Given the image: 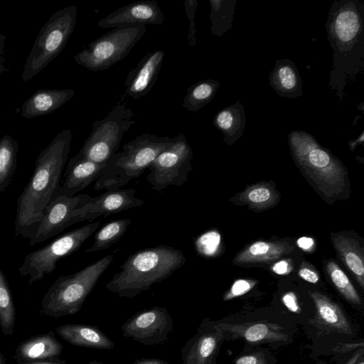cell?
Returning a JSON list of instances; mask_svg holds the SVG:
<instances>
[{"label": "cell", "mask_w": 364, "mask_h": 364, "mask_svg": "<svg viewBox=\"0 0 364 364\" xmlns=\"http://www.w3.org/2000/svg\"><path fill=\"white\" fill-rule=\"evenodd\" d=\"M72 132L60 131L38 154L33 173L17 199L15 235L30 239L55 197L68 160Z\"/></svg>", "instance_id": "cell-1"}, {"label": "cell", "mask_w": 364, "mask_h": 364, "mask_svg": "<svg viewBox=\"0 0 364 364\" xmlns=\"http://www.w3.org/2000/svg\"><path fill=\"white\" fill-rule=\"evenodd\" d=\"M325 28L333 50L329 85L342 100L348 80L353 79L363 70V3L359 0L334 1Z\"/></svg>", "instance_id": "cell-2"}, {"label": "cell", "mask_w": 364, "mask_h": 364, "mask_svg": "<svg viewBox=\"0 0 364 364\" xmlns=\"http://www.w3.org/2000/svg\"><path fill=\"white\" fill-rule=\"evenodd\" d=\"M183 252L173 247L159 245L132 254L105 289L119 296L133 298L161 282L185 264Z\"/></svg>", "instance_id": "cell-3"}, {"label": "cell", "mask_w": 364, "mask_h": 364, "mask_svg": "<svg viewBox=\"0 0 364 364\" xmlns=\"http://www.w3.org/2000/svg\"><path fill=\"white\" fill-rule=\"evenodd\" d=\"M288 143L301 172L323 196L327 198H338L346 187V169L341 161L304 130L291 132Z\"/></svg>", "instance_id": "cell-4"}, {"label": "cell", "mask_w": 364, "mask_h": 364, "mask_svg": "<svg viewBox=\"0 0 364 364\" xmlns=\"http://www.w3.org/2000/svg\"><path fill=\"white\" fill-rule=\"evenodd\" d=\"M176 137L159 136L144 133L123 144L108 162L104 173L96 181L95 189L114 191L141 176L164 150L171 146Z\"/></svg>", "instance_id": "cell-5"}, {"label": "cell", "mask_w": 364, "mask_h": 364, "mask_svg": "<svg viewBox=\"0 0 364 364\" xmlns=\"http://www.w3.org/2000/svg\"><path fill=\"white\" fill-rule=\"evenodd\" d=\"M113 261L108 255L77 272L60 276L41 301V312L58 318L77 313L97 282Z\"/></svg>", "instance_id": "cell-6"}, {"label": "cell", "mask_w": 364, "mask_h": 364, "mask_svg": "<svg viewBox=\"0 0 364 364\" xmlns=\"http://www.w3.org/2000/svg\"><path fill=\"white\" fill-rule=\"evenodd\" d=\"M77 7L55 11L40 30L26 60L22 80L28 82L46 68L65 47L77 19Z\"/></svg>", "instance_id": "cell-7"}, {"label": "cell", "mask_w": 364, "mask_h": 364, "mask_svg": "<svg viewBox=\"0 0 364 364\" xmlns=\"http://www.w3.org/2000/svg\"><path fill=\"white\" fill-rule=\"evenodd\" d=\"M134 117V112L126 104L116 105L103 119L92 123L77 154L95 163L107 164L117 153L124 133L135 123Z\"/></svg>", "instance_id": "cell-8"}, {"label": "cell", "mask_w": 364, "mask_h": 364, "mask_svg": "<svg viewBox=\"0 0 364 364\" xmlns=\"http://www.w3.org/2000/svg\"><path fill=\"white\" fill-rule=\"evenodd\" d=\"M100 225V221L88 223L60 236L42 248L28 253L17 269L20 275L28 277L29 285L41 280L55 270L60 259L76 252Z\"/></svg>", "instance_id": "cell-9"}, {"label": "cell", "mask_w": 364, "mask_h": 364, "mask_svg": "<svg viewBox=\"0 0 364 364\" xmlns=\"http://www.w3.org/2000/svg\"><path fill=\"white\" fill-rule=\"evenodd\" d=\"M145 32V26L115 28L92 41L74 60L93 72L107 70L124 59Z\"/></svg>", "instance_id": "cell-10"}, {"label": "cell", "mask_w": 364, "mask_h": 364, "mask_svg": "<svg viewBox=\"0 0 364 364\" xmlns=\"http://www.w3.org/2000/svg\"><path fill=\"white\" fill-rule=\"evenodd\" d=\"M175 137L174 143L160 153L148 168L146 180L156 191L182 186L192 170L191 146L183 134Z\"/></svg>", "instance_id": "cell-11"}, {"label": "cell", "mask_w": 364, "mask_h": 364, "mask_svg": "<svg viewBox=\"0 0 364 364\" xmlns=\"http://www.w3.org/2000/svg\"><path fill=\"white\" fill-rule=\"evenodd\" d=\"M90 197L87 194L55 197L46 207L35 233L29 239L30 245L34 246L41 243L79 223L77 209L84 205Z\"/></svg>", "instance_id": "cell-12"}, {"label": "cell", "mask_w": 364, "mask_h": 364, "mask_svg": "<svg viewBox=\"0 0 364 364\" xmlns=\"http://www.w3.org/2000/svg\"><path fill=\"white\" fill-rule=\"evenodd\" d=\"M173 320L165 307L154 306L138 312L122 326L123 336L144 345H156L167 339Z\"/></svg>", "instance_id": "cell-13"}, {"label": "cell", "mask_w": 364, "mask_h": 364, "mask_svg": "<svg viewBox=\"0 0 364 364\" xmlns=\"http://www.w3.org/2000/svg\"><path fill=\"white\" fill-rule=\"evenodd\" d=\"M134 188L107 191L96 196L77 209L79 222L107 217L131 208L140 207L144 200L135 196Z\"/></svg>", "instance_id": "cell-14"}, {"label": "cell", "mask_w": 364, "mask_h": 364, "mask_svg": "<svg viewBox=\"0 0 364 364\" xmlns=\"http://www.w3.org/2000/svg\"><path fill=\"white\" fill-rule=\"evenodd\" d=\"M164 15L157 1L142 0L122 6L97 22V26L118 28L132 26L161 25Z\"/></svg>", "instance_id": "cell-15"}, {"label": "cell", "mask_w": 364, "mask_h": 364, "mask_svg": "<svg viewBox=\"0 0 364 364\" xmlns=\"http://www.w3.org/2000/svg\"><path fill=\"white\" fill-rule=\"evenodd\" d=\"M164 54L162 50H154L138 62L127 75L124 96L138 99L151 91L157 80Z\"/></svg>", "instance_id": "cell-16"}, {"label": "cell", "mask_w": 364, "mask_h": 364, "mask_svg": "<svg viewBox=\"0 0 364 364\" xmlns=\"http://www.w3.org/2000/svg\"><path fill=\"white\" fill-rule=\"evenodd\" d=\"M107 165L95 163L75 154L68 163L63 183L55 197L75 196L94 181H97L104 173Z\"/></svg>", "instance_id": "cell-17"}, {"label": "cell", "mask_w": 364, "mask_h": 364, "mask_svg": "<svg viewBox=\"0 0 364 364\" xmlns=\"http://www.w3.org/2000/svg\"><path fill=\"white\" fill-rule=\"evenodd\" d=\"M63 350L62 344L54 333L33 336L18 345L14 358L16 363L56 358Z\"/></svg>", "instance_id": "cell-18"}, {"label": "cell", "mask_w": 364, "mask_h": 364, "mask_svg": "<svg viewBox=\"0 0 364 364\" xmlns=\"http://www.w3.org/2000/svg\"><path fill=\"white\" fill-rule=\"evenodd\" d=\"M73 89L38 90L23 103L21 115L27 119L50 114L69 101Z\"/></svg>", "instance_id": "cell-19"}, {"label": "cell", "mask_w": 364, "mask_h": 364, "mask_svg": "<svg viewBox=\"0 0 364 364\" xmlns=\"http://www.w3.org/2000/svg\"><path fill=\"white\" fill-rule=\"evenodd\" d=\"M293 250V246L286 241H256L238 252L232 263L239 266L269 263L291 253Z\"/></svg>", "instance_id": "cell-20"}, {"label": "cell", "mask_w": 364, "mask_h": 364, "mask_svg": "<svg viewBox=\"0 0 364 364\" xmlns=\"http://www.w3.org/2000/svg\"><path fill=\"white\" fill-rule=\"evenodd\" d=\"M269 81L281 97L291 99L303 95L302 80L295 63L289 59L277 60L269 73Z\"/></svg>", "instance_id": "cell-21"}, {"label": "cell", "mask_w": 364, "mask_h": 364, "mask_svg": "<svg viewBox=\"0 0 364 364\" xmlns=\"http://www.w3.org/2000/svg\"><path fill=\"white\" fill-rule=\"evenodd\" d=\"M58 334L69 343L85 348L110 350L114 343L100 329L85 324H65L56 328Z\"/></svg>", "instance_id": "cell-22"}, {"label": "cell", "mask_w": 364, "mask_h": 364, "mask_svg": "<svg viewBox=\"0 0 364 364\" xmlns=\"http://www.w3.org/2000/svg\"><path fill=\"white\" fill-rule=\"evenodd\" d=\"M213 123L214 127L223 133V141L228 146L232 144L244 132L246 124L244 106L237 100L217 112Z\"/></svg>", "instance_id": "cell-23"}, {"label": "cell", "mask_w": 364, "mask_h": 364, "mask_svg": "<svg viewBox=\"0 0 364 364\" xmlns=\"http://www.w3.org/2000/svg\"><path fill=\"white\" fill-rule=\"evenodd\" d=\"M331 240L338 255L354 275L362 289L364 288V261L363 250L358 242L348 236L334 235Z\"/></svg>", "instance_id": "cell-24"}, {"label": "cell", "mask_w": 364, "mask_h": 364, "mask_svg": "<svg viewBox=\"0 0 364 364\" xmlns=\"http://www.w3.org/2000/svg\"><path fill=\"white\" fill-rule=\"evenodd\" d=\"M218 333L197 335L182 350L183 364H210L217 348Z\"/></svg>", "instance_id": "cell-25"}, {"label": "cell", "mask_w": 364, "mask_h": 364, "mask_svg": "<svg viewBox=\"0 0 364 364\" xmlns=\"http://www.w3.org/2000/svg\"><path fill=\"white\" fill-rule=\"evenodd\" d=\"M220 326L234 336L242 337L251 343L284 341L287 338V335L282 332V328L272 323L259 322L240 326L220 325Z\"/></svg>", "instance_id": "cell-26"}, {"label": "cell", "mask_w": 364, "mask_h": 364, "mask_svg": "<svg viewBox=\"0 0 364 364\" xmlns=\"http://www.w3.org/2000/svg\"><path fill=\"white\" fill-rule=\"evenodd\" d=\"M309 293L314 302L318 318L325 325L345 333H352L346 317L336 304L319 292Z\"/></svg>", "instance_id": "cell-27"}, {"label": "cell", "mask_w": 364, "mask_h": 364, "mask_svg": "<svg viewBox=\"0 0 364 364\" xmlns=\"http://www.w3.org/2000/svg\"><path fill=\"white\" fill-rule=\"evenodd\" d=\"M237 198L240 203L255 210H262L274 206L279 195L270 184L258 183L247 187Z\"/></svg>", "instance_id": "cell-28"}, {"label": "cell", "mask_w": 364, "mask_h": 364, "mask_svg": "<svg viewBox=\"0 0 364 364\" xmlns=\"http://www.w3.org/2000/svg\"><path fill=\"white\" fill-rule=\"evenodd\" d=\"M18 144L9 135L0 139V192L4 191L14 178L16 168Z\"/></svg>", "instance_id": "cell-29"}, {"label": "cell", "mask_w": 364, "mask_h": 364, "mask_svg": "<svg viewBox=\"0 0 364 364\" xmlns=\"http://www.w3.org/2000/svg\"><path fill=\"white\" fill-rule=\"evenodd\" d=\"M219 87L220 82L212 79L203 80L191 85L183 97V108L189 112L198 111L213 99Z\"/></svg>", "instance_id": "cell-30"}, {"label": "cell", "mask_w": 364, "mask_h": 364, "mask_svg": "<svg viewBox=\"0 0 364 364\" xmlns=\"http://www.w3.org/2000/svg\"><path fill=\"white\" fill-rule=\"evenodd\" d=\"M236 2V0H209L213 35L221 37L232 28Z\"/></svg>", "instance_id": "cell-31"}, {"label": "cell", "mask_w": 364, "mask_h": 364, "mask_svg": "<svg viewBox=\"0 0 364 364\" xmlns=\"http://www.w3.org/2000/svg\"><path fill=\"white\" fill-rule=\"evenodd\" d=\"M131 223V219L124 218L104 225L95 234L93 244L86 250L85 253L95 252L111 247L124 235Z\"/></svg>", "instance_id": "cell-32"}, {"label": "cell", "mask_w": 364, "mask_h": 364, "mask_svg": "<svg viewBox=\"0 0 364 364\" xmlns=\"http://www.w3.org/2000/svg\"><path fill=\"white\" fill-rule=\"evenodd\" d=\"M16 310L12 294L6 275L0 269V327L6 336L14 331Z\"/></svg>", "instance_id": "cell-33"}, {"label": "cell", "mask_w": 364, "mask_h": 364, "mask_svg": "<svg viewBox=\"0 0 364 364\" xmlns=\"http://www.w3.org/2000/svg\"><path fill=\"white\" fill-rule=\"evenodd\" d=\"M326 269L332 283L340 294L348 301L355 304H360V298L345 272L333 261H328Z\"/></svg>", "instance_id": "cell-34"}, {"label": "cell", "mask_w": 364, "mask_h": 364, "mask_svg": "<svg viewBox=\"0 0 364 364\" xmlns=\"http://www.w3.org/2000/svg\"><path fill=\"white\" fill-rule=\"evenodd\" d=\"M220 235L218 231H210L204 234L198 241L200 252L208 256L215 255L220 246Z\"/></svg>", "instance_id": "cell-35"}, {"label": "cell", "mask_w": 364, "mask_h": 364, "mask_svg": "<svg viewBox=\"0 0 364 364\" xmlns=\"http://www.w3.org/2000/svg\"><path fill=\"white\" fill-rule=\"evenodd\" d=\"M197 6V0H186L184 2L185 12L189 21L187 41L188 43L191 46H194L196 44L195 14Z\"/></svg>", "instance_id": "cell-36"}, {"label": "cell", "mask_w": 364, "mask_h": 364, "mask_svg": "<svg viewBox=\"0 0 364 364\" xmlns=\"http://www.w3.org/2000/svg\"><path fill=\"white\" fill-rule=\"evenodd\" d=\"M257 282L256 280L245 279L235 281L230 289L224 294L223 300H230L246 294L256 285Z\"/></svg>", "instance_id": "cell-37"}, {"label": "cell", "mask_w": 364, "mask_h": 364, "mask_svg": "<svg viewBox=\"0 0 364 364\" xmlns=\"http://www.w3.org/2000/svg\"><path fill=\"white\" fill-rule=\"evenodd\" d=\"M299 276L304 280L316 284L319 280V276L318 273L309 265L303 263L299 269Z\"/></svg>", "instance_id": "cell-38"}, {"label": "cell", "mask_w": 364, "mask_h": 364, "mask_svg": "<svg viewBox=\"0 0 364 364\" xmlns=\"http://www.w3.org/2000/svg\"><path fill=\"white\" fill-rule=\"evenodd\" d=\"M282 301L285 306L291 312L300 313L301 309L298 304L296 294L292 291L286 293L282 296Z\"/></svg>", "instance_id": "cell-39"}, {"label": "cell", "mask_w": 364, "mask_h": 364, "mask_svg": "<svg viewBox=\"0 0 364 364\" xmlns=\"http://www.w3.org/2000/svg\"><path fill=\"white\" fill-rule=\"evenodd\" d=\"M272 272L279 275H286L290 273L293 269V265L289 259H282L271 267Z\"/></svg>", "instance_id": "cell-40"}, {"label": "cell", "mask_w": 364, "mask_h": 364, "mask_svg": "<svg viewBox=\"0 0 364 364\" xmlns=\"http://www.w3.org/2000/svg\"><path fill=\"white\" fill-rule=\"evenodd\" d=\"M235 364H266V361L262 356L250 355L238 358Z\"/></svg>", "instance_id": "cell-41"}, {"label": "cell", "mask_w": 364, "mask_h": 364, "mask_svg": "<svg viewBox=\"0 0 364 364\" xmlns=\"http://www.w3.org/2000/svg\"><path fill=\"white\" fill-rule=\"evenodd\" d=\"M299 248L305 252H311L315 247L314 240L309 237H301L296 241Z\"/></svg>", "instance_id": "cell-42"}, {"label": "cell", "mask_w": 364, "mask_h": 364, "mask_svg": "<svg viewBox=\"0 0 364 364\" xmlns=\"http://www.w3.org/2000/svg\"><path fill=\"white\" fill-rule=\"evenodd\" d=\"M10 364H68L64 360L57 359V358H51L47 360H36V361H31V362H24L21 363H10Z\"/></svg>", "instance_id": "cell-43"}, {"label": "cell", "mask_w": 364, "mask_h": 364, "mask_svg": "<svg viewBox=\"0 0 364 364\" xmlns=\"http://www.w3.org/2000/svg\"><path fill=\"white\" fill-rule=\"evenodd\" d=\"M364 141V132H362L360 135L356 138L355 140H349L348 141V146L351 151H354L355 148L359 144H363Z\"/></svg>", "instance_id": "cell-44"}, {"label": "cell", "mask_w": 364, "mask_h": 364, "mask_svg": "<svg viewBox=\"0 0 364 364\" xmlns=\"http://www.w3.org/2000/svg\"><path fill=\"white\" fill-rule=\"evenodd\" d=\"M134 364H168L166 361L159 359H142L136 361Z\"/></svg>", "instance_id": "cell-45"}, {"label": "cell", "mask_w": 364, "mask_h": 364, "mask_svg": "<svg viewBox=\"0 0 364 364\" xmlns=\"http://www.w3.org/2000/svg\"><path fill=\"white\" fill-rule=\"evenodd\" d=\"M6 41V37L0 33V51L1 50L3 46H4V42Z\"/></svg>", "instance_id": "cell-46"}, {"label": "cell", "mask_w": 364, "mask_h": 364, "mask_svg": "<svg viewBox=\"0 0 364 364\" xmlns=\"http://www.w3.org/2000/svg\"><path fill=\"white\" fill-rule=\"evenodd\" d=\"M0 364H6V358L0 350Z\"/></svg>", "instance_id": "cell-47"}, {"label": "cell", "mask_w": 364, "mask_h": 364, "mask_svg": "<svg viewBox=\"0 0 364 364\" xmlns=\"http://www.w3.org/2000/svg\"><path fill=\"white\" fill-rule=\"evenodd\" d=\"M89 364H104V363H101V362H98V361H97V360H91V361L89 363Z\"/></svg>", "instance_id": "cell-48"}, {"label": "cell", "mask_w": 364, "mask_h": 364, "mask_svg": "<svg viewBox=\"0 0 364 364\" xmlns=\"http://www.w3.org/2000/svg\"><path fill=\"white\" fill-rule=\"evenodd\" d=\"M359 364H364L363 362L360 363Z\"/></svg>", "instance_id": "cell-49"}]
</instances>
